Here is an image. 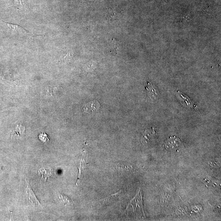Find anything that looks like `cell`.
<instances>
[{
    "label": "cell",
    "mask_w": 221,
    "mask_h": 221,
    "mask_svg": "<svg viewBox=\"0 0 221 221\" xmlns=\"http://www.w3.org/2000/svg\"><path fill=\"white\" fill-rule=\"evenodd\" d=\"M41 180L44 182L52 175V170L50 168H41L38 171Z\"/></svg>",
    "instance_id": "obj_6"
},
{
    "label": "cell",
    "mask_w": 221,
    "mask_h": 221,
    "mask_svg": "<svg viewBox=\"0 0 221 221\" xmlns=\"http://www.w3.org/2000/svg\"><path fill=\"white\" fill-rule=\"evenodd\" d=\"M59 198L60 200H61L64 204L66 206H70L73 205V201L70 198H68L67 196L62 194H60L59 195Z\"/></svg>",
    "instance_id": "obj_9"
},
{
    "label": "cell",
    "mask_w": 221,
    "mask_h": 221,
    "mask_svg": "<svg viewBox=\"0 0 221 221\" xmlns=\"http://www.w3.org/2000/svg\"><path fill=\"white\" fill-rule=\"evenodd\" d=\"M130 208H132L133 212L137 211L142 214V216H145L142 205V193L140 189L134 198L129 202L127 206L126 210H128Z\"/></svg>",
    "instance_id": "obj_1"
},
{
    "label": "cell",
    "mask_w": 221,
    "mask_h": 221,
    "mask_svg": "<svg viewBox=\"0 0 221 221\" xmlns=\"http://www.w3.org/2000/svg\"><path fill=\"white\" fill-rule=\"evenodd\" d=\"M25 130V127L22 125L21 123L16 124L13 129L12 135L13 136L17 135L19 137L24 134Z\"/></svg>",
    "instance_id": "obj_7"
},
{
    "label": "cell",
    "mask_w": 221,
    "mask_h": 221,
    "mask_svg": "<svg viewBox=\"0 0 221 221\" xmlns=\"http://www.w3.org/2000/svg\"><path fill=\"white\" fill-rule=\"evenodd\" d=\"M145 89L147 90V95L149 98L152 101H154L158 97L159 89L151 81H148Z\"/></svg>",
    "instance_id": "obj_4"
},
{
    "label": "cell",
    "mask_w": 221,
    "mask_h": 221,
    "mask_svg": "<svg viewBox=\"0 0 221 221\" xmlns=\"http://www.w3.org/2000/svg\"><path fill=\"white\" fill-rule=\"evenodd\" d=\"M182 144L181 140L178 137H170L168 138L165 142V148L168 150H177Z\"/></svg>",
    "instance_id": "obj_3"
},
{
    "label": "cell",
    "mask_w": 221,
    "mask_h": 221,
    "mask_svg": "<svg viewBox=\"0 0 221 221\" xmlns=\"http://www.w3.org/2000/svg\"><path fill=\"white\" fill-rule=\"evenodd\" d=\"M26 193L28 196V199L31 202L32 205L35 208V209H38L40 210H43V208L42 207V206L40 204V201L37 199L35 195V193H34L32 189L30 188V185L29 184V182L27 180L26 181Z\"/></svg>",
    "instance_id": "obj_2"
},
{
    "label": "cell",
    "mask_w": 221,
    "mask_h": 221,
    "mask_svg": "<svg viewBox=\"0 0 221 221\" xmlns=\"http://www.w3.org/2000/svg\"><path fill=\"white\" fill-rule=\"evenodd\" d=\"M178 93H179V95L180 98H181L182 100H184L185 102L186 103V105L188 107H191L192 108L196 109V106L194 104L193 102H192V101L188 96L186 95L183 94L179 91H178Z\"/></svg>",
    "instance_id": "obj_8"
},
{
    "label": "cell",
    "mask_w": 221,
    "mask_h": 221,
    "mask_svg": "<svg viewBox=\"0 0 221 221\" xmlns=\"http://www.w3.org/2000/svg\"><path fill=\"white\" fill-rule=\"evenodd\" d=\"M5 23H6L7 26L10 28V29H11V30H21L23 32H25V33L28 34V35L30 36L31 37L39 36L42 35H34L32 32H30V31L26 30L23 27L21 26L20 25L17 24L10 23L6 22H5Z\"/></svg>",
    "instance_id": "obj_5"
},
{
    "label": "cell",
    "mask_w": 221,
    "mask_h": 221,
    "mask_svg": "<svg viewBox=\"0 0 221 221\" xmlns=\"http://www.w3.org/2000/svg\"><path fill=\"white\" fill-rule=\"evenodd\" d=\"M39 139L42 142L46 143L49 141L48 135L46 133H41L39 135Z\"/></svg>",
    "instance_id": "obj_10"
}]
</instances>
